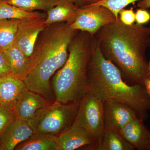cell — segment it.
Instances as JSON below:
<instances>
[{"instance_id": "obj_1", "label": "cell", "mask_w": 150, "mask_h": 150, "mask_svg": "<svg viewBox=\"0 0 150 150\" xmlns=\"http://www.w3.org/2000/svg\"><path fill=\"white\" fill-rule=\"evenodd\" d=\"M103 56L135 84L144 86L149 62L146 52L150 46V28L123 24L119 19L103 26L94 35Z\"/></svg>"}, {"instance_id": "obj_2", "label": "cell", "mask_w": 150, "mask_h": 150, "mask_svg": "<svg viewBox=\"0 0 150 150\" xmlns=\"http://www.w3.org/2000/svg\"><path fill=\"white\" fill-rule=\"evenodd\" d=\"M78 32L62 22L47 25L40 33L30 57L29 72L23 81L27 89L54 100L50 79L66 63L70 43Z\"/></svg>"}, {"instance_id": "obj_3", "label": "cell", "mask_w": 150, "mask_h": 150, "mask_svg": "<svg viewBox=\"0 0 150 150\" xmlns=\"http://www.w3.org/2000/svg\"><path fill=\"white\" fill-rule=\"evenodd\" d=\"M88 90L103 102L114 100L129 105L145 120L150 110V97L144 86H130L118 67L103 56L95 39L88 68Z\"/></svg>"}, {"instance_id": "obj_4", "label": "cell", "mask_w": 150, "mask_h": 150, "mask_svg": "<svg viewBox=\"0 0 150 150\" xmlns=\"http://www.w3.org/2000/svg\"><path fill=\"white\" fill-rule=\"evenodd\" d=\"M80 31L70 43L68 59L52 82L56 100L62 103L79 102L88 90V68L95 38Z\"/></svg>"}, {"instance_id": "obj_5", "label": "cell", "mask_w": 150, "mask_h": 150, "mask_svg": "<svg viewBox=\"0 0 150 150\" xmlns=\"http://www.w3.org/2000/svg\"><path fill=\"white\" fill-rule=\"evenodd\" d=\"M79 105V102L64 103L56 100L38 110L28 121L34 133L59 136L72 125Z\"/></svg>"}, {"instance_id": "obj_6", "label": "cell", "mask_w": 150, "mask_h": 150, "mask_svg": "<svg viewBox=\"0 0 150 150\" xmlns=\"http://www.w3.org/2000/svg\"><path fill=\"white\" fill-rule=\"evenodd\" d=\"M103 101L87 90L79 101L71 126L83 128L98 141L104 130Z\"/></svg>"}, {"instance_id": "obj_7", "label": "cell", "mask_w": 150, "mask_h": 150, "mask_svg": "<svg viewBox=\"0 0 150 150\" xmlns=\"http://www.w3.org/2000/svg\"><path fill=\"white\" fill-rule=\"evenodd\" d=\"M118 19L111 11L103 6H84L79 8L76 19L69 26L94 36L100 28Z\"/></svg>"}, {"instance_id": "obj_8", "label": "cell", "mask_w": 150, "mask_h": 150, "mask_svg": "<svg viewBox=\"0 0 150 150\" xmlns=\"http://www.w3.org/2000/svg\"><path fill=\"white\" fill-rule=\"evenodd\" d=\"M46 17L20 20L14 45L27 57L32 55L38 38L46 28Z\"/></svg>"}, {"instance_id": "obj_9", "label": "cell", "mask_w": 150, "mask_h": 150, "mask_svg": "<svg viewBox=\"0 0 150 150\" xmlns=\"http://www.w3.org/2000/svg\"><path fill=\"white\" fill-rule=\"evenodd\" d=\"M104 129L119 132L133 118L138 117L137 112L129 105L114 100L103 102Z\"/></svg>"}, {"instance_id": "obj_10", "label": "cell", "mask_w": 150, "mask_h": 150, "mask_svg": "<svg viewBox=\"0 0 150 150\" xmlns=\"http://www.w3.org/2000/svg\"><path fill=\"white\" fill-rule=\"evenodd\" d=\"M34 133L28 121L16 119L7 126L0 136V150H13Z\"/></svg>"}, {"instance_id": "obj_11", "label": "cell", "mask_w": 150, "mask_h": 150, "mask_svg": "<svg viewBox=\"0 0 150 150\" xmlns=\"http://www.w3.org/2000/svg\"><path fill=\"white\" fill-rule=\"evenodd\" d=\"M121 136L134 149L147 150L150 131L145 126L144 120L137 117L128 122L119 131Z\"/></svg>"}, {"instance_id": "obj_12", "label": "cell", "mask_w": 150, "mask_h": 150, "mask_svg": "<svg viewBox=\"0 0 150 150\" xmlns=\"http://www.w3.org/2000/svg\"><path fill=\"white\" fill-rule=\"evenodd\" d=\"M50 102L38 94L27 89L14 108L16 118L28 121L38 110L50 104Z\"/></svg>"}, {"instance_id": "obj_13", "label": "cell", "mask_w": 150, "mask_h": 150, "mask_svg": "<svg viewBox=\"0 0 150 150\" xmlns=\"http://www.w3.org/2000/svg\"><path fill=\"white\" fill-rule=\"evenodd\" d=\"M26 89L23 81L13 75L0 77V104L13 109Z\"/></svg>"}, {"instance_id": "obj_14", "label": "cell", "mask_w": 150, "mask_h": 150, "mask_svg": "<svg viewBox=\"0 0 150 150\" xmlns=\"http://www.w3.org/2000/svg\"><path fill=\"white\" fill-rule=\"evenodd\" d=\"M96 142L87 131L78 126H71L58 136L59 150L77 149L83 146L94 144Z\"/></svg>"}, {"instance_id": "obj_15", "label": "cell", "mask_w": 150, "mask_h": 150, "mask_svg": "<svg viewBox=\"0 0 150 150\" xmlns=\"http://www.w3.org/2000/svg\"><path fill=\"white\" fill-rule=\"evenodd\" d=\"M79 7L69 0H62L57 5L47 12L45 23L46 26L58 23L70 25L76 17Z\"/></svg>"}, {"instance_id": "obj_16", "label": "cell", "mask_w": 150, "mask_h": 150, "mask_svg": "<svg viewBox=\"0 0 150 150\" xmlns=\"http://www.w3.org/2000/svg\"><path fill=\"white\" fill-rule=\"evenodd\" d=\"M90 150H133L135 149L125 141L118 131L104 129L99 139L94 144L86 148Z\"/></svg>"}, {"instance_id": "obj_17", "label": "cell", "mask_w": 150, "mask_h": 150, "mask_svg": "<svg viewBox=\"0 0 150 150\" xmlns=\"http://www.w3.org/2000/svg\"><path fill=\"white\" fill-rule=\"evenodd\" d=\"M4 51L8 59L11 74L24 81L28 74L31 66L30 57H27L14 44Z\"/></svg>"}, {"instance_id": "obj_18", "label": "cell", "mask_w": 150, "mask_h": 150, "mask_svg": "<svg viewBox=\"0 0 150 150\" xmlns=\"http://www.w3.org/2000/svg\"><path fill=\"white\" fill-rule=\"evenodd\" d=\"M16 150H59L58 136L34 133L15 148Z\"/></svg>"}, {"instance_id": "obj_19", "label": "cell", "mask_w": 150, "mask_h": 150, "mask_svg": "<svg viewBox=\"0 0 150 150\" xmlns=\"http://www.w3.org/2000/svg\"><path fill=\"white\" fill-rule=\"evenodd\" d=\"M47 14L38 11H27L0 0V21L3 20L25 19L46 17Z\"/></svg>"}, {"instance_id": "obj_20", "label": "cell", "mask_w": 150, "mask_h": 150, "mask_svg": "<svg viewBox=\"0 0 150 150\" xmlns=\"http://www.w3.org/2000/svg\"><path fill=\"white\" fill-rule=\"evenodd\" d=\"M20 20L12 19L0 21V50H6L13 45Z\"/></svg>"}, {"instance_id": "obj_21", "label": "cell", "mask_w": 150, "mask_h": 150, "mask_svg": "<svg viewBox=\"0 0 150 150\" xmlns=\"http://www.w3.org/2000/svg\"><path fill=\"white\" fill-rule=\"evenodd\" d=\"M62 0H8L6 2L27 11L42 10L47 12L49 10L57 5Z\"/></svg>"}, {"instance_id": "obj_22", "label": "cell", "mask_w": 150, "mask_h": 150, "mask_svg": "<svg viewBox=\"0 0 150 150\" xmlns=\"http://www.w3.org/2000/svg\"><path fill=\"white\" fill-rule=\"evenodd\" d=\"M142 0H102L100 1L90 5H101L109 9L115 15L117 19H119L120 11L127 6L137 1Z\"/></svg>"}, {"instance_id": "obj_23", "label": "cell", "mask_w": 150, "mask_h": 150, "mask_svg": "<svg viewBox=\"0 0 150 150\" xmlns=\"http://www.w3.org/2000/svg\"><path fill=\"white\" fill-rule=\"evenodd\" d=\"M16 118L13 109L0 104V136L9 124Z\"/></svg>"}, {"instance_id": "obj_24", "label": "cell", "mask_w": 150, "mask_h": 150, "mask_svg": "<svg viewBox=\"0 0 150 150\" xmlns=\"http://www.w3.org/2000/svg\"><path fill=\"white\" fill-rule=\"evenodd\" d=\"M119 20L123 24L126 25H131L134 24L136 21L135 13L134 12L133 8L129 9H123L120 11Z\"/></svg>"}, {"instance_id": "obj_25", "label": "cell", "mask_w": 150, "mask_h": 150, "mask_svg": "<svg viewBox=\"0 0 150 150\" xmlns=\"http://www.w3.org/2000/svg\"><path fill=\"white\" fill-rule=\"evenodd\" d=\"M11 74L8 59L4 50H0V77ZM12 75V74H11Z\"/></svg>"}, {"instance_id": "obj_26", "label": "cell", "mask_w": 150, "mask_h": 150, "mask_svg": "<svg viewBox=\"0 0 150 150\" xmlns=\"http://www.w3.org/2000/svg\"><path fill=\"white\" fill-rule=\"evenodd\" d=\"M135 18L137 24H145L150 20V13L145 9H139L135 13Z\"/></svg>"}, {"instance_id": "obj_27", "label": "cell", "mask_w": 150, "mask_h": 150, "mask_svg": "<svg viewBox=\"0 0 150 150\" xmlns=\"http://www.w3.org/2000/svg\"><path fill=\"white\" fill-rule=\"evenodd\" d=\"M138 6L140 8L146 9L150 8V0H142L139 2Z\"/></svg>"}, {"instance_id": "obj_28", "label": "cell", "mask_w": 150, "mask_h": 150, "mask_svg": "<svg viewBox=\"0 0 150 150\" xmlns=\"http://www.w3.org/2000/svg\"><path fill=\"white\" fill-rule=\"evenodd\" d=\"M146 90L147 92V93L150 97V79H146L144 84Z\"/></svg>"}, {"instance_id": "obj_29", "label": "cell", "mask_w": 150, "mask_h": 150, "mask_svg": "<svg viewBox=\"0 0 150 150\" xmlns=\"http://www.w3.org/2000/svg\"><path fill=\"white\" fill-rule=\"evenodd\" d=\"M82 1L83 2L84 6H86L94 4L102 0H82Z\"/></svg>"}, {"instance_id": "obj_30", "label": "cell", "mask_w": 150, "mask_h": 150, "mask_svg": "<svg viewBox=\"0 0 150 150\" xmlns=\"http://www.w3.org/2000/svg\"><path fill=\"white\" fill-rule=\"evenodd\" d=\"M69 1H72L79 7L83 6H84V3L82 0H69Z\"/></svg>"}, {"instance_id": "obj_31", "label": "cell", "mask_w": 150, "mask_h": 150, "mask_svg": "<svg viewBox=\"0 0 150 150\" xmlns=\"http://www.w3.org/2000/svg\"><path fill=\"white\" fill-rule=\"evenodd\" d=\"M147 79H150V59L149 62V65H148Z\"/></svg>"}, {"instance_id": "obj_32", "label": "cell", "mask_w": 150, "mask_h": 150, "mask_svg": "<svg viewBox=\"0 0 150 150\" xmlns=\"http://www.w3.org/2000/svg\"><path fill=\"white\" fill-rule=\"evenodd\" d=\"M147 150H150V135L149 141V145H148Z\"/></svg>"}, {"instance_id": "obj_33", "label": "cell", "mask_w": 150, "mask_h": 150, "mask_svg": "<svg viewBox=\"0 0 150 150\" xmlns=\"http://www.w3.org/2000/svg\"><path fill=\"white\" fill-rule=\"evenodd\" d=\"M1 1H8V0H1Z\"/></svg>"}, {"instance_id": "obj_34", "label": "cell", "mask_w": 150, "mask_h": 150, "mask_svg": "<svg viewBox=\"0 0 150 150\" xmlns=\"http://www.w3.org/2000/svg\"></svg>"}]
</instances>
